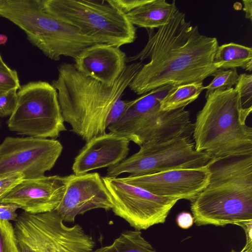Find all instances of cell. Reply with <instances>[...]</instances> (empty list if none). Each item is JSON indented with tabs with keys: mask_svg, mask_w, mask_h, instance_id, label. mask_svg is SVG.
Masks as SVG:
<instances>
[{
	"mask_svg": "<svg viewBox=\"0 0 252 252\" xmlns=\"http://www.w3.org/2000/svg\"><path fill=\"white\" fill-rule=\"evenodd\" d=\"M8 40V37L4 34H0V45L5 44Z\"/></svg>",
	"mask_w": 252,
	"mask_h": 252,
	"instance_id": "cell-36",
	"label": "cell"
},
{
	"mask_svg": "<svg viewBox=\"0 0 252 252\" xmlns=\"http://www.w3.org/2000/svg\"><path fill=\"white\" fill-rule=\"evenodd\" d=\"M209 176L206 165L198 168L174 169L145 175H130L119 179L157 196L191 202L206 187Z\"/></svg>",
	"mask_w": 252,
	"mask_h": 252,
	"instance_id": "cell-12",
	"label": "cell"
},
{
	"mask_svg": "<svg viewBox=\"0 0 252 252\" xmlns=\"http://www.w3.org/2000/svg\"><path fill=\"white\" fill-rule=\"evenodd\" d=\"M20 87L19 79L16 70L12 72L0 70V90L8 91L15 88L19 89Z\"/></svg>",
	"mask_w": 252,
	"mask_h": 252,
	"instance_id": "cell-28",
	"label": "cell"
},
{
	"mask_svg": "<svg viewBox=\"0 0 252 252\" xmlns=\"http://www.w3.org/2000/svg\"><path fill=\"white\" fill-rule=\"evenodd\" d=\"M230 252H252V243H246L244 247L239 252H237L235 250L232 249Z\"/></svg>",
	"mask_w": 252,
	"mask_h": 252,
	"instance_id": "cell-35",
	"label": "cell"
},
{
	"mask_svg": "<svg viewBox=\"0 0 252 252\" xmlns=\"http://www.w3.org/2000/svg\"><path fill=\"white\" fill-rule=\"evenodd\" d=\"M0 252H19L14 226L0 220Z\"/></svg>",
	"mask_w": 252,
	"mask_h": 252,
	"instance_id": "cell-23",
	"label": "cell"
},
{
	"mask_svg": "<svg viewBox=\"0 0 252 252\" xmlns=\"http://www.w3.org/2000/svg\"><path fill=\"white\" fill-rule=\"evenodd\" d=\"M0 17L22 30L29 41L52 60L74 59L87 47L102 43L47 13L42 0H0Z\"/></svg>",
	"mask_w": 252,
	"mask_h": 252,
	"instance_id": "cell-5",
	"label": "cell"
},
{
	"mask_svg": "<svg viewBox=\"0 0 252 252\" xmlns=\"http://www.w3.org/2000/svg\"><path fill=\"white\" fill-rule=\"evenodd\" d=\"M65 189V176H43L24 179L0 200V203L16 204L30 214L46 213L57 208Z\"/></svg>",
	"mask_w": 252,
	"mask_h": 252,
	"instance_id": "cell-14",
	"label": "cell"
},
{
	"mask_svg": "<svg viewBox=\"0 0 252 252\" xmlns=\"http://www.w3.org/2000/svg\"><path fill=\"white\" fill-rule=\"evenodd\" d=\"M20 207L10 203H0V220L16 221L18 216L16 211Z\"/></svg>",
	"mask_w": 252,
	"mask_h": 252,
	"instance_id": "cell-30",
	"label": "cell"
},
{
	"mask_svg": "<svg viewBox=\"0 0 252 252\" xmlns=\"http://www.w3.org/2000/svg\"><path fill=\"white\" fill-rule=\"evenodd\" d=\"M92 252H157L140 230H129L121 233L113 242Z\"/></svg>",
	"mask_w": 252,
	"mask_h": 252,
	"instance_id": "cell-21",
	"label": "cell"
},
{
	"mask_svg": "<svg viewBox=\"0 0 252 252\" xmlns=\"http://www.w3.org/2000/svg\"><path fill=\"white\" fill-rule=\"evenodd\" d=\"M48 14L102 43L120 48L133 43L136 28L109 0H42Z\"/></svg>",
	"mask_w": 252,
	"mask_h": 252,
	"instance_id": "cell-6",
	"label": "cell"
},
{
	"mask_svg": "<svg viewBox=\"0 0 252 252\" xmlns=\"http://www.w3.org/2000/svg\"><path fill=\"white\" fill-rule=\"evenodd\" d=\"M130 141L126 137L109 132L86 142L75 158L72 169L75 174L109 167L126 158Z\"/></svg>",
	"mask_w": 252,
	"mask_h": 252,
	"instance_id": "cell-15",
	"label": "cell"
},
{
	"mask_svg": "<svg viewBox=\"0 0 252 252\" xmlns=\"http://www.w3.org/2000/svg\"><path fill=\"white\" fill-rule=\"evenodd\" d=\"M135 99L131 100H117L113 106L106 120V126L107 127L118 121L126 110L134 102Z\"/></svg>",
	"mask_w": 252,
	"mask_h": 252,
	"instance_id": "cell-27",
	"label": "cell"
},
{
	"mask_svg": "<svg viewBox=\"0 0 252 252\" xmlns=\"http://www.w3.org/2000/svg\"><path fill=\"white\" fill-rule=\"evenodd\" d=\"M6 92H7V91H3L1 90H0V95H1L2 94H3L4 93H5Z\"/></svg>",
	"mask_w": 252,
	"mask_h": 252,
	"instance_id": "cell-37",
	"label": "cell"
},
{
	"mask_svg": "<svg viewBox=\"0 0 252 252\" xmlns=\"http://www.w3.org/2000/svg\"><path fill=\"white\" fill-rule=\"evenodd\" d=\"M203 90V82L172 86L161 100L160 109L169 111L185 108L195 100Z\"/></svg>",
	"mask_w": 252,
	"mask_h": 252,
	"instance_id": "cell-20",
	"label": "cell"
},
{
	"mask_svg": "<svg viewBox=\"0 0 252 252\" xmlns=\"http://www.w3.org/2000/svg\"><path fill=\"white\" fill-rule=\"evenodd\" d=\"M243 10L245 12L246 18L252 20V0H243Z\"/></svg>",
	"mask_w": 252,
	"mask_h": 252,
	"instance_id": "cell-33",
	"label": "cell"
},
{
	"mask_svg": "<svg viewBox=\"0 0 252 252\" xmlns=\"http://www.w3.org/2000/svg\"><path fill=\"white\" fill-rule=\"evenodd\" d=\"M207 185L190 203L198 226L252 221V155L212 158Z\"/></svg>",
	"mask_w": 252,
	"mask_h": 252,
	"instance_id": "cell-3",
	"label": "cell"
},
{
	"mask_svg": "<svg viewBox=\"0 0 252 252\" xmlns=\"http://www.w3.org/2000/svg\"><path fill=\"white\" fill-rule=\"evenodd\" d=\"M55 139L6 137L0 144V176L22 172L25 179L44 176L63 151Z\"/></svg>",
	"mask_w": 252,
	"mask_h": 252,
	"instance_id": "cell-11",
	"label": "cell"
},
{
	"mask_svg": "<svg viewBox=\"0 0 252 252\" xmlns=\"http://www.w3.org/2000/svg\"><path fill=\"white\" fill-rule=\"evenodd\" d=\"M151 0H109L114 6L125 14L134 10L139 6L149 2Z\"/></svg>",
	"mask_w": 252,
	"mask_h": 252,
	"instance_id": "cell-29",
	"label": "cell"
},
{
	"mask_svg": "<svg viewBox=\"0 0 252 252\" xmlns=\"http://www.w3.org/2000/svg\"><path fill=\"white\" fill-rule=\"evenodd\" d=\"M24 179L25 175L22 172H15L0 176V200Z\"/></svg>",
	"mask_w": 252,
	"mask_h": 252,
	"instance_id": "cell-26",
	"label": "cell"
},
{
	"mask_svg": "<svg viewBox=\"0 0 252 252\" xmlns=\"http://www.w3.org/2000/svg\"><path fill=\"white\" fill-rule=\"evenodd\" d=\"M116 216L126 220L135 230H146L163 223L178 199L160 197L118 177H102Z\"/></svg>",
	"mask_w": 252,
	"mask_h": 252,
	"instance_id": "cell-10",
	"label": "cell"
},
{
	"mask_svg": "<svg viewBox=\"0 0 252 252\" xmlns=\"http://www.w3.org/2000/svg\"><path fill=\"white\" fill-rule=\"evenodd\" d=\"M193 123L194 148L212 158L252 155V128L246 120L252 108L242 107L234 88L207 97Z\"/></svg>",
	"mask_w": 252,
	"mask_h": 252,
	"instance_id": "cell-4",
	"label": "cell"
},
{
	"mask_svg": "<svg viewBox=\"0 0 252 252\" xmlns=\"http://www.w3.org/2000/svg\"><path fill=\"white\" fill-rule=\"evenodd\" d=\"M147 31L146 46L126 60L127 63L150 59L128 85L137 94L166 85L203 82L218 69L214 63L217 39L201 34L198 26L187 21L185 14L179 9L157 32Z\"/></svg>",
	"mask_w": 252,
	"mask_h": 252,
	"instance_id": "cell-1",
	"label": "cell"
},
{
	"mask_svg": "<svg viewBox=\"0 0 252 252\" xmlns=\"http://www.w3.org/2000/svg\"><path fill=\"white\" fill-rule=\"evenodd\" d=\"M17 89L9 90L0 95V117L10 116L14 111L17 101Z\"/></svg>",
	"mask_w": 252,
	"mask_h": 252,
	"instance_id": "cell-25",
	"label": "cell"
},
{
	"mask_svg": "<svg viewBox=\"0 0 252 252\" xmlns=\"http://www.w3.org/2000/svg\"><path fill=\"white\" fill-rule=\"evenodd\" d=\"M239 75L236 68L217 69L211 75L214 77L213 80L208 85L204 87V89L207 90L205 97L216 91L232 88L236 84Z\"/></svg>",
	"mask_w": 252,
	"mask_h": 252,
	"instance_id": "cell-22",
	"label": "cell"
},
{
	"mask_svg": "<svg viewBox=\"0 0 252 252\" xmlns=\"http://www.w3.org/2000/svg\"><path fill=\"white\" fill-rule=\"evenodd\" d=\"M172 86H164L141 95L135 99L122 117L109 126L110 132L126 138L134 132L139 126L151 114L160 109V102Z\"/></svg>",
	"mask_w": 252,
	"mask_h": 252,
	"instance_id": "cell-17",
	"label": "cell"
},
{
	"mask_svg": "<svg viewBox=\"0 0 252 252\" xmlns=\"http://www.w3.org/2000/svg\"><path fill=\"white\" fill-rule=\"evenodd\" d=\"M139 150L117 164L108 167L107 177H117L125 173L139 176L174 169L205 166L212 158L194 148L190 136L165 140H152L140 146Z\"/></svg>",
	"mask_w": 252,
	"mask_h": 252,
	"instance_id": "cell-9",
	"label": "cell"
},
{
	"mask_svg": "<svg viewBox=\"0 0 252 252\" xmlns=\"http://www.w3.org/2000/svg\"><path fill=\"white\" fill-rule=\"evenodd\" d=\"M0 70L6 72H12L14 69L9 68L5 63L0 54Z\"/></svg>",
	"mask_w": 252,
	"mask_h": 252,
	"instance_id": "cell-34",
	"label": "cell"
},
{
	"mask_svg": "<svg viewBox=\"0 0 252 252\" xmlns=\"http://www.w3.org/2000/svg\"><path fill=\"white\" fill-rule=\"evenodd\" d=\"M15 109L7 122L17 134L55 139L66 131L58 93L44 81L29 82L17 91Z\"/></svg>",
	"mask_w": 252,
	"mask_h": 252,
	"instance_id": "cell-8",
	"label": "cell"
},
{
	"mask_svg": "<svg viewBox=\"0 0 252 252\" xmlns=\"http://www.w3.org/2000/svg\"><path fill=\"white\" fill-rule=\"evenodd\" d=\"M66 177V189L54 211L63 221L72 222L76 217L91 210L112 209L109 194L97 172L72 174Z\"/></svg>",
	"mask_w": 252,
	"mask_h": 252,
	"instance_id": "cell-13",
	"label": "cell"
},
{
	"mask_svg": "<svg viewBox=\"0 0 252 252\" xmlns=\"http://www.w3.org/2000/svg\"><path fill=\"white\" fill-rule=\"evenodd\" d=\"M178 10L175 0L169 3L165 0H151L126 16L133 26L153 30L167 24Z\"/></svg>",
	"mask_w": 252,
	"mask_h": 252,
	"instance_id": "cell-18",
	"label": "cell"
},
{
	"mask_svg": "<svg viewBox=\"0 0 252 252\" xmlns=\"http://www.w3.org/2000/svg\"><path fill=\"white\" fill-rule=\"evenodd\" d=\"M235 86L234 89L239 95L242 107L252 108V75L241 74Z\"/></svg>",
	"mask_w": 252,
	"mask_h": 252,
	"instance_id": "cell-24",
	"label": "cell"
},
{
	"mask_svg": "<svg viewBox=\"0 0 252 252\" xmlns=\"http://www.w3.org/2000/svg\"><path fill=\"white\" fill-rule=\"evenodd\" d=\"M214 63L218 69L241 67L252 70V48L230 42L219 46L216 52Z\"/></svg>",
	"mask_w": 252,
	"mask_h": 252,
	"instance_id": "cell-19",
	"label": "cell"
},
{
	"mask_svg": "<svg viewBox=\"0 0 252 252\" xmlns=\"http://www.w3.org/2000/svg\"><path fill=\"white\" fill-rule=\"evenodd\" d=\"M143 64L139 62L126 65L110 86L83 74L73 64H60L58 77L51 84L57 91L62 114L70 130L86 142L106 133V120L113 106Z\"/></svg>",
	"mask_w": 252,
	"mask_h": 252,
	"instance_id": "cell-2",
	"label": "cell"
},
{
	"mask_svg": "<svg viewBox=\"0 0 252 252\" xmlns=\"http://www.w3.org/2000/svg\"><path fill=\"white\" fill-rule=\"evenodd\" d=\"M14 228L19 252H92L95 246L80 225H65L54 210L38 214L23 212Z\"/></svg>",
	"mask_w": 252,
	"mask_h": 252,
	"instance_id": "cell-7",
	"label": "cell"
},
{
	"mask_svg": "<svg viewBox=\"0 0 252 252\" xmlns=\"http://www.w3.org/2000/svg\"><path fill=\"white\" fill-rule=\"evenodd\" d=\"M176 222L178 225L181 228L188 229L193 225L194 219L190 213L183 212L178 215Z\"/></svg>",
	"mask_w": 252,
	"mask_h": 252,
	"instance_id": "cell-31",
	"label": "cell"
},
{
	"mask_svg": "<svg viewBox=\"0 0 252 252\" xmlns=\"http://www.w3.org/2000/svg\"><path fill=\"white\" fill-rule=\"evenodd\" d=\"M237 225L241 226L244 229L246 233V243H252V221L242 222Z\"/></svg>",
	"mask_w": 252,
	"mask_h": 252,
	"instance_id": "cell-32",
	"label": "cell"
},
{
	"mask_svg": "<svg viewBox=\"0 0 252 252\" xmlns=\"http://www.w3.org/2000/svg\"><path fill=\"white\" fill-rule=\"evenodd\" d=\"M126 56L120 48L105 43L84 49L74 59V66L83 74L105 85H112L126 66Z\"/></svg>",
	"mask_w": 252,
	"mask_h": 252,
	"instance_id": "cell-16",
	"label": "cell"
}]
</instances>
